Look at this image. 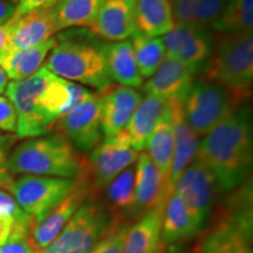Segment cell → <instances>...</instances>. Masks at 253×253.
I'll return each mask as SVG.
<instances>
[{
    "label": "cell",
    "instance_id": "6da1fadb",
    "mask_svg": "<svg viewBox=\"0 0 253 253\" xmlns=\"http://www.w3.org/2000/svg\"><path fill=\"white\" fill-rule=\"evenodd\" d=\"M197 155L212 171L219 192L230 194L251 178V108L242 104L199 140Z\"/></svg>",
    "mask_w": 253,
    "mask_h": 253
},
{
    "label": "cell",
    "instance_id": "7a4b0ae2",
    "mask_svg": "<svg viewBox=\"0 0 253 253\" xmlns=\"http://www.w3.org/2000/svg\"><path fill=\"white\" fill-rule=\"evenodd\" d=\"M56 36V43L47 56L45 67L56 77L75 82L96 93L103 94L114 86L104 60L103 46L99 41L89 39V34Z\"/></svg>",
    "mask_w": 253,
    "mask_h": 253
},
{
    "label": "cell",
    "instance_id": "3957f363",
    "mask_svg": "<svg viewBox=\"0 0 253 253\" xmlns=\"http://www.w3.org/2000/svg\"><path fill=\"white\" fill-rule=\"evenodd\" d=\"M12 175H36L78 179L88 173V160L60 134L28 138L11 151Z\"/></svg>",
    "mask_w": 253,
    "mask_h": 253
},
{
    "label": "cell",
    "instance_id": "277c9868",
    "mask_svg": "<svg viewBox=\"0 0 253 253\" xmlns=\"http://www.w3.org/2000/svg\"><path fill=\"white\" fill-rule=\"evenodd\" d=\"M199 77L225 88L238 106L248 102L253 84V32L214 34L212 54Z\"/></svg>",
    "mask_w": 253,
    "mask_h": 253
},
{
    "label": "cell",
    "instance_id": "5b68a950",
    "mask_svg": "<svg viewBox=\"0 0 253 253\" xmlns=\"http://www.w3.org/2000/svg\"><path fill=\"white\" fill-rule=\"evenodd\" d=\"M118 218L96 195H91L45 250L49 253H90Z\"/></svg>",
    "mask_w": 253,
    "mask_h": 253
},
{
    "label": "cell",
    "instance_id": "8992f818",
    "mask_svg": "<svg viewBox=\"0 0 253 253\" xmlns=\"http://www.w3.org/2000/svg\"><path fill=\"white\" fill-rule=\"evenodd\" d=\"M53 73L42 66L36 74L21 81L8 84L5 93L13 103L18 116V138H33L48 135L56 120L46 113L41 103L42 93Z\"/></svg>",
    "mask_w": 253,
    "mask_h": 253
},
{
    "label": "cell",
    "instance_id": "52a82bcc",
    "mask_svg": "<svg viewBox=\"0 0 253 253\" xmlns=\"http://www.w3.org/2000/svg\"><path fill=\"white\" fill-rule=\"evenodd\" d=\"M229 91L204 77L195 79L183 101L186 122L198 137H203L238 108Z\"/></svg>",
    "mask_w": 253,
    "mask_h": 253
},
{
    "label": "cell",
    "instance_id": "ba28073f",
    "mask_svg": "<svg viewBox=\"0 0 253 253\" xmlns=\"http://www.w3.org/2000/svg\"><path fill=\"white\" fill-rule=\"evenodd\" d=\"M80 178L23 175L13 179L7 191L32 218L36 226L77 188Z\"/></svg>",
    "mask_w": 253,
    "mask_h": 253
},
{
    "label": "cell",
    "instance_id": "9c48e42d",
    "mask_svg": "<svg viewBox=\"0 0 253 253\" xmlns=\"http://www.w3.org/2000/svg\"><path fill=\"white\" fill-rule=\"evenodd\" d=\"M173 192L182 199L202 231L210 217L219 190L212 171L197 154L176 182Z\"/></svg>",
    "mask_w": 253,
    "mask_h": 253
},
{
    "label": "cell",
    "instance_id": "30bf717a",
    "mask_svg": "<svg viewBox=\"0 0 253 253\" xmlns=\"http://www.w3.org/2000/svg\"><path fill=\"white\" fill-rule=\"evenodd\" d=\"M162 40L166 55L184 63L195 77L205 71L212 54L214 40L210 28L175 23Z\"/></svg>",
    "mask_w": 253,
    "mask_h": 253
},
{
    "label": "cell",
    "instance_id": "8fae6325",
    "mask_svg": "<svg viewBox=\"0 0 253 253\" xmlns=\"http://www.w3.org/2000/svg\"><path fill=\"white\" fill-rule=\"evenodd\" d=\"M102 94L95 93L84 102L58 119L56 134L71 142L79 153H91L102 141Z\"/></svg>",
    "mask_w": 253,
    "mask_h": 253
},
{
    "label": "cell",
    "instance_id": "7c38bea8",
    "mask_svg": "<svg viewBox=\"0 0 253 253\" xmlns=\"http://www.w3.org/2000/svg\"><path fill=\"white\" fill-rule=\"evenodd\" d=\"M140 154L129 143L125 131L114 137H103L88 160V177L95 194L135 164Z\"/></svg>",
    "mask_w": 253,
    "mask_h": 253
},
{
    "label": "cell",
    "instance_id": "4fadbf2b",
    "mask_svg": "<svg viewBox=\"0 0 253 253\" xmlns=\"http://www.w3.org/2000/svg\"><path fill=\"white\" fill-rule=\"evenodd\" d=\"M91 195H96L91 188L88 173L82 176L79 184L61 203L56 205L42 220L32 230L28 242L34 251L45 250L54 242L73 214Z\"/></svg>",
    "mask_w": 253,
    "mask_h": 253
},
{
    "label": "cell",
    "instance_id": "5bb4252c",
    "mask_svg": "<svg viewBox=\"0 0 253 253\" xmlns=\"http://www.w3.org/2000/svg\"><path fill=\"white\" fill-rule=\"evenodd\" d=\"M167 104L172 120L175 143H173L171 167H170L166 191H164L166 199L169 198L170 195L172 194L176 182L178 181L185 168L195 158L199 143V137L190 128L185 120L184 110H183V101L167 100Z\"/></svg>",
    "mask_w": 253,
    "mask_h": 253
},
{
    "label": "cell",
    "instance_id": "9a60e30c",
    "mask_svg": "<svg viewBox=\"0 0 253 253\" xmlns=\"http://www.w3.org/2000/svg\"><path fill=\"white\" fill-rule=\"evenodd\" d=\"M136 1L137 0H106L94 23L88 28L95 37L110 42L128 40L137 32Z\"/></svg>",
    "mask_w": 253,
    "mask_h": 253
},
{
    "label": "cell",
    "instance_id": "2e32d148",
    "mask_svg": "<svg viewBox=\"0 0 253 253\" xmlns=\"http://www.w3.org/2000/svg\"><path fill=\"white\" fill-rule=\"evenodd\" d=\"M142 99L141 91L120 84L102 94L101 128L104 137H114L125 130Z\"/></svg>",
    "mask_w": 253,
    "mask_h": 253
},
{
    "label": "cell",
    "instance_id": "e0dca14e",
    "mask_svg": "<svg viewBox=\"0 0 253 253\" xmlns=\"http://www.w3.org/2000/svg\"><path fill=\"white\" fill-rule=\"evenodd\" d=\"M163 178L149 155L141 153L135 164L134 203L126 220L136 219L157 205H164Z\"/></svg>",
    "mask_w": 253,
    "mask_h": 253
},
{
    "label": "cell",
    "instance_id": "ac0fdd59",
    "mask_svg": "<svg viewBox=\"0 0 253 253\" xmlns=\"http://www.w3.org/2000/svg\"><path fill=\"white\" fill-rule=\"evenodd\" d=\"M195 75L181 61L166 55L156 72L143 86L147 95L163 100L184 101L194 84Z\"/></svg>",
    "mask_w": 253,
    "mask_h": 253
},
{
    "label": "cell",
    "instance_id": "d6986e66",
    "mask_svg": "<svg viewBox=\"0 0 253 253\" xmlns=\"http://www.w3.org/2000/svg\"><path fill=\"white\" fill-rule=\"evenodd\" d=\"M197 253H252V233L218 214Z\"/></svg>",
    "mask_w": 253,
    "mask_h": 253
},
{
    "label": "cell",
    "instance_id": "ffe728a7",
    "mask_svg": "<svg viewBox=\"0 0 253 253\" xmlns=\"http://www.w3.org/2000/svg\"><path fill=\"white\" fill-rule=\"evenodd\" d=\"M11 37V50L28 48L45 42L58 32L52 8L38 9L24 15H15Z\"/></svg>",
    "mask_w": 253,
    "mask_h": 253
},
{
    "label": "cell",
    "instance_id": "44dd1931",
    "mask_svg": "<svg viewBox=\"0 0 253 253\" xmlns=\"http://www.w3.org/2000/svg\"><path fill=\"white\" fill-rule=\"evenodd\" d=\"M164 205H157L130 225L126 236L122 253H161L162 243V216Z\"/></svg>",
    "mask_w": 253,
    "mask_h": 253
},
{
    "label": "cell",
    "instance_id": "7402d4cb",
    "mask_svg": "<svg viewBox=\"0 0 253 253\" xmlns=\"http://www.w3.org/2000/svg\"><path fill=\"white\" fill-rule=\"evenodd\" d=\"M103 53L107 72L113 82L131 88L143 84L144 79L138 69L130 40L104 43Z\"/></svg>",
    "mask_w": 253,
    "mask_h": 253
},
{
    "label": "cell",
    "instance_id": "603a6c76",
    "mask_svg": "<svg viewBox=\"0 0 253 253\" xmlns=\"http://www.w3.org/2000/svg\"><path fill=\"white\" fill-rule=\"evenodd\" d=\"M166 108L167 100L161 97L147 95L142 99L132 114L128 126L123 130L129 143L135 150L141 153L145 149L151 132L163 116Z\"/></svg>",
    "mask_w": 253,
    "mask_h": 253
},
{
    "label": "cell",
    "instance_id": "cb8c5ba5",
    "mask_svg": "<svg viewBox=\"0 0 253 253\" xmlns=\"http://www.w3.org/2000/svg\"><path fill=\"white\" fill-rule=\"evenodd\" d=\"M201 232L194 218L181 198L175 192L167 199L162 216V243L167 246L194 238Z\"/></svg>",
    "mask_w": 253,
    "mask_h": 253
},
{
    "label": "cell",
    "instance_id": "d4e9b609",
    "mask_svg": "<svg viewBox=\"0 0 253 253\" xmlns=\"http://www.w3.org/2000/svg\"><path fill=\"white\" fill-rule=\"evenodd\" d=\"M56 43V37H53L40 45L28 48L11 50L0 62L7 78L12 81H21L32 77L42 67L49 52Z\"/></svg>",
    "mask_w": 253,
    "mask_h": 253
},
{
    "label": "cell",
    "instance_id": "484cf974",
    "mask_svg": "<svg viewBox=\"0 0 253 253\" xmlns=\"http://www.w3.org/2000/svg\"><path fill=\"white\" fill-rule=\"evenodd\" d=\"M173 143H175V137H173V125L171 115H170L169 108H167L163 116L155 126L151 132L149 140L147 143L148 155L151 158L155 166L160 171L163 178V201L167 202L164 197V191H166V185L169 176L170 167H171L172 154H173Z\"/></svg>",
    "mask_w": 253,
    "mask_h": 253
},
{
    "label": "cell",
    "instance_id": "4316f807",
    "mask_svg": "<svg viewBox=\"0 0 253 253\" xmlns=\"http://www.w3.org/2000/svg\"><path fill=\"white\" fill-rule=\"evenodd\" d=\"M135 18L137 31L150 38L166 36L175 25L169 0H137Z\"/></svg>",
    "mask_w": 253,
    "mask_h": 253
},
{
    "label": "cell",
    "instance_id": "83f0119b",
    "mask_svg": "<svg viewBox=\"0 0 253 253\" xmlns=\"http://www.w3.org/2000/svg\"><path fill=\"white\" fill-rule=\"evenodd\" d=\"M106 0H66L52 7L58 32L73 27H89Z\"/></svg>",
    "mask_w": 253,
    "mask_h": 253
},
{
    "label": "cell",
    "instance_id": "f1b7e54d",
    "mask_svg": "<svg viewBox=\"0 0 253 253\" xmlns=\"http://www.w3.org/2000/svg\"><path fill=\"white\" fill-rule=\"evenodd\" d=\"M135 164L120 173L104 188L106 207L115 217L126 220L129 211L134 203Z\"/></svg>",
    "mask_w": 253,
    "mask_h": 253
},
{
    "label": "cell",
    "instance_id": "f546056e",
    "mask_svg": "<svg viewBox=\"0 0 253 253\" xmlns=\"http://www.w3.org/2000/svg\"><path fill=\"white\" fill-rule=\"evenodd\" d=\"M211 28L216 33L253 32V0H226Z\"/></svg>",
    "mask_w": 253,
    "mask_h": 253
},
{
    "label": "cell",
    "instance_id": "4dcf8cb0",
    "mask_svg": "<svg viewBox=\"0 0 253 253\" xmlns=\"http://www.w3.org/2000/svg\"><path fill=\"white\" fill-rule=\"evenodd\" d=\"M130 42L142 78H150L166 58L162 38H150L137 31L130 38Z\"/></svg>",
    "mask_w": 253,
    "mask_h": 253
},
{
    "label": "cell",
    "instance_id": "1f68e13d",
    "mask_svg": "<svg viewBox=\"0 0 253 253\" xmlns=\"http://www.w3.org/2000/svg\"><path fill=\"white\" fill-rule=\"evenodd\" d=\"M0 217L12 221L8 240L28 239L34 227L32 218L19 207L13 196L0 190Z\"/></svg>",
    "mask_w": 253,
    "mask_h": 253
},
{
    "label": "cell",
    "instance_id": "d6a6232c",
    "mask_svg": "<svg viewBox=\"0 0 253 253\" xmlns=\"http://www.w3.org/2000/svg\"><path fill=\"white\" fill-rule=\"evenodd\" d=\"M131 224L128 220L118 218L112 229L104 238L93 249L90 253H122L126 236Z\"/></svg>",
    "mask_w": 253,
    "mask_h": 253
},
{
    "label": "cell",
    "instance_id": "836d02e7",
    "mask_svg": "<svg viewBox=\"0 0 253 253\" xmlns=\"http://www.w3.org/2000/svg\"><path fill=\"white\" fill-rule=\"evenodd\" d=\"M17 136L0 132V189L8 190L13 182V175L8 169V158Z\"/></svg>",
    "mask_w": 253,
    "mask_h": 253
},
{
    "label": "cell",
    "instance_id": "e575fe53",
    "mask_svg": "<svg viewBox=\"0 0 253 253\" xmlns=\"http://www.w3.org/2000/svg\"><path fill=\"white\" fill-rule=\"evenodd\" d=\"M175 23L196 26V9L198 0H169Z\"/></svg>",
    "mask_w": 253,
    "mask_h": 253
},
{
    "label": "cell",
    "instance_id": "d590c367",
    "mask_svg": "<svg viewBox=\"0 0 253 253\" xmlns=\"http://www.w3.org/2000/svg\"><path fill=\"white\" fill-rule=\"evenodd\" d=\"M18 116L13 103L7 96H0V130L8 132H17Z\"/></svg>",
    "mask_w": 253,
    "mask_h": 253
},
{
    "label": "cell",
    "instance_id": "8d00e7d4",
    "mask_svg": "<svg viewBox=\"0 0 253 253\" xmlns=\"http://www.w3.org/2000/svg\"><path fill=\"white\" fill-rule=\"evenodd\" d=\"M58 2L59 0H19L14 14L24 15L33 11H38V9L52 8Z\"/></svg>",
    "mask_w": 253,
    "mask_h": 253
},
{
    "label": "cell",
    "instance_id": "74e56055",
    "mask_svg": "<svg viewBox=\"0 0 253 253\" xmlns=\"http://www.w3.org/2000/svg\"><path fill=\"white\" fill-rule=\"evenodd\" d=\"M14 25V15L9 19L7 23L0 25V62H1V60L4 59L9 52H11L9 43H11V37L12 33H13Z\"/></svg>",
    "mask_w": 253,
    "mask_h": 253
},
{
    "label": "cell",
    "instance_id": "f35d334b",
    "mask_svg": "<svg viewBox=\"0 0 253 253\" xmlns=\"http://www.w3.org/2000/svg\"><path fill=\"white\" fill-rule=\"evenodd\" d=\"M0 253H36L28 239L7 240L0 245Z\"/></svg>",
    "mask_w": 253,
    "mask_h": 253
},
{
    "label": "cell",
    "instance_id": "ab89813d",
    "mask_svg": "<svg viewBox=\"0 0 253 253\" xmlns=\"http://www.w3.org/2000/svg\"><path fill=\"white\" fill-rule=\"evenodd\" d=\"M15 9H17V6L13 2L0 0V25L7 23L14 15Z\"/></svg>",
    "mask_w": 253,
    "mask_h": 253
},
{
    "label": "cell",
    "instance_id": "60d3db41",
    "mask_svg": "<svg viewBox=\"0 0 253 253\" xmlns=\"http://www.w3.org/2000/svg\"><path fill=\"white\" fill-rule=\"evenodd\" d=\"M12 221L6 218L0 217V245H2L8 240L9 232H11Z\"/></svg>",
    "mask_w": 253,
    "mask_h": 253
},
{
    "label": "cell",
    "instance_id": "b9f144b4",
    "mask_svg": "<svg viewBox=\"0 0 253 253\" xmlns=\"http://www.w3.org/2000/svg\"><path fill=\"white\" fill-rule=\"evenodd\" d=\"M8 86V78L4 69L0 67V96L2 93H5L6 88Z\"/></svg>",
    "mask_w": 253,
    "mask_h": 253
},
{
    "label": "cell",
    "instance_id": "7bdbcfd3",
    "mask_svg": "<svg viewBox=\"0 0 253 253\" xmlns=\"http://www.w3.org/2000/svg\"><path fill=\"white\" fill-rule=\"evenodd\" d=\"M163 253H184V252H183V250L179 245H173V246H169L167 251Z\"/></svg>",
    "mask_w": 253,
    "mask_h": 253
},
{
    "label": "cell",
    "instance_id": "ee69618b",
    "mask_svg": "<svg viewBox=\"0 0 253 253\" xmlns=\"http://www.w3.org/2000/svg\"><path fill=\"white\" fill-rule=\"evenodd\" d=\"M36 253H49V252H47L46 250H40V251H34Z\"/></svg>",
    "mask_w": 253,
    "mask_h": 253
},
{
    "label": "cell",
    "instance_id": "f6af8a7d",
    "mask_svg": "<svg viewBox=\"0 0 253 253\" xmlns=\"http://www.w3.org/2000/svg\"><path fill=\"white\" fill-rule=\"evenodd\" d=\"M5 1H9V2H13V4H15V2H19V0H5Z\"/></svg>",
    "mask_w": 253,
    "mask_h": 253
},
{
    "label": "cell",
    "instance_id": "bcb514c9",
    "mask_svg": "<svg viewBox=\"0 0 253 253\" xmlns=\"http://www.w3.org/2000/svg\"><path fill=\"white\" fill-rule=\"evenodd\" d=\"M59 1H66V0H59Z\"/></svg>",
    "mask_w": 253,
    "mask_h": 253
}]
</instances>
